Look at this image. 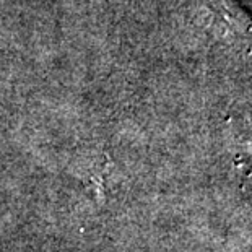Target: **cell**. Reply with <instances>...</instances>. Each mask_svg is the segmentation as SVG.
Instances as JSON below:
<instances>
[{
    "label": "cell",
    "instance_id": "6da1fadb",
    "mask_svg": "<svg viewBox=\"0 0 252 252\" xmlns=\"http://www.w3.org/2000/svg\"><path fill=\"white\" fill-rule=\"evenodd\" d=\"M208 5L246 46H252V17L236 0H208Z\"/></svg>",
    "mask_w": 252,
    "mask_h": 252
}]
</instances>
